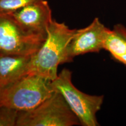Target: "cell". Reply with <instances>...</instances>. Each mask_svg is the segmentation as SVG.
<instances>
[{"label": "cell", "instance_id": "obj_1", "mask_svg": "<svg viewBox=\"0 0 126 126\" xmlns=\"http://www.w3.org/2000/svg\"><path fill=\"white\" fill-rule=\"evenodd\" d=\"M75 31L64 23L52 20L43 45L31 56L27 74L39 75L50 81L54 80L59 74V66L65 63L66 49Z\"/></svg>", "mask_w": 126, "mask_h": 126}, {"label": "cell", "instance_id": "obj_2", "mask_svg": "<svg viewBox=\"0 0 126 126\" xmlns=\"http://www.w3.org/2000/svg\"><path fill=\"white\" fill-rule=\"evenodd\" d=\"M54 91L51 81L35 74H26L0 92L2 105L18 111L36 108L49 97Z\"/></svg>", "mask_w": 126, "mask_h": 126}, {"label": "cell", "instance_id": "obj_3", "mask_svg": "<svg viewBox=\"0 0 126 126\" xmlns=\"http://www.w3.org/2000/svg\"><path fill=\"white\" fill-rule=\"evenodd\" d=\"M53 90L59 92L83 126H98L96 114L103 103V95H91L79 91L72 82V72L63 69L51 81Z\"/></svg>", "mask_w": 126, "mask_h": 126}, {"label": "cell", "instance_id": "obj_4", "mask_svg": "<svg viewBox=\"0 0 126 126\" xmlns=\"http://www.w3.org/2000/svg\"><path fill=\"white\" fill-rule=\"evenodd\" d=\"M81 125L64 97L53 94L40 105L28 111H19L16 126H72Z\"/></svg>", "mask_w": 126, "mask_h": 126}, {"label": "cell", "instance_id": "obj_5", "mask_svg": "<svg viewBox=\"0 0 126 126\" xmlns=\"http://www.w3.org/2000/svg\"><path fill=\"white\" fill-rule=\"evenodd\" d=\"M46 38L26 31L11 15L0 14V56H32L43 45Z\"/></svg>", "mask_w": 126, "mask_h": 126}, {"label": "cell", "instance_id": "obj_6", "mask_svg": "<svg viewBox=\"0 0 126 126\" xmlns=\"http://www.w3.org/2000/svg\"><path fill=\"white\" fill-rule=\"evenodd\" d=\"M107 29L98 18H95L88 26L76 29L66 49L65 63L72 62L79 55L99 53L103 50Z\"/></svg>", "mask_w": 126, "mask_h": 126}, {"label": "cell", "instance_id": "obj_7", "mask_svg": "<svg viewBox=\"0 0 126 126\" xmlns=\"http://www.w3.org/2000/svg\"><path fill=\"white\" fill-rule=\"evenodd\" d=\"M9 15L26 31L45 37L48 25L53 20L51 8L45 0L30 3Z\"/></svg>", "mask_w": 126, "mask_h": 126}, {"label": "cell", "instance_id": "obj_8", "mask_svg": "<svg viewBox=\"0 0 126 126\" xmlns=\"http://www.w3.org/2000/svg\"><path fill=\"white\" fill-rule=\"evenodd\" d=\"M31 56H0V89L12 84L28 74Z\"/></svg>", "mask_w": 126, "mask_h": 126}, {"label": "cell", "instance_id": "obj_9", "mask_svg": "<svg viewBox=\"0 0 126 126\" xmlns=\"http://www.w3.org/2000/svg\"><path fill=\"white\" fill-rule=\"evenodd\" d=\"M37 0H0V14L10 15Z\"/></svg>", "mask_w": 126, "mask_h": 126}, {"label": "cell", "instance_id": "obj_10", "mask_svg": "<svg viewBox=\"0 0 126 126\" xmlns=\"http://www.w3.org/2000/svg\"><path fill=\"white\" fill-rule=\"evenodd\" d=\"M19 111L4 105L0 106V126H16Z\"/></svg>", "mask_w": 126, "mask_h": 126}, {"label": "cell", "instance_id": "obj_11", "mask_svg": "<svg viewBox=\"0 0 126 126\" xmlns=\"http://www.w3.org/2000/svg\"><path fill=\"white\" fill-rule=\"evenodd\" d=\"M117 61L123 63V64H124V65H126V55L123 57H121L120 59H119Z\"/></svg>", "mask_w": 126, "mask_h": 126}, {"label": "cell", "instance_id": "obj_12", "mask_svg": "<svg viewBox=\"0 0 126 126\" xmlns=\"http://www.w3.org/2000/svg\"><path fill=\"white\" fill-rule=\"evenodd\" d=\"M1 105H2V104H1V101H0V106H1Z\"/></svg>", "mask_w": 126, "mask_h": 126}, {"label": "cell", "instance_id": "obj_13", "mask_svg": "<svg viewBox=\"0 0 126 126\" xmlns=\"http://www.w3.org/2000/svg\"><path fill=\"white\" fill-rule=\"evenodd\" d=\"M0 92H1V89H0Z\"/></svg>", "mask_w": 126, "mask_h": 126}]
</instances>
